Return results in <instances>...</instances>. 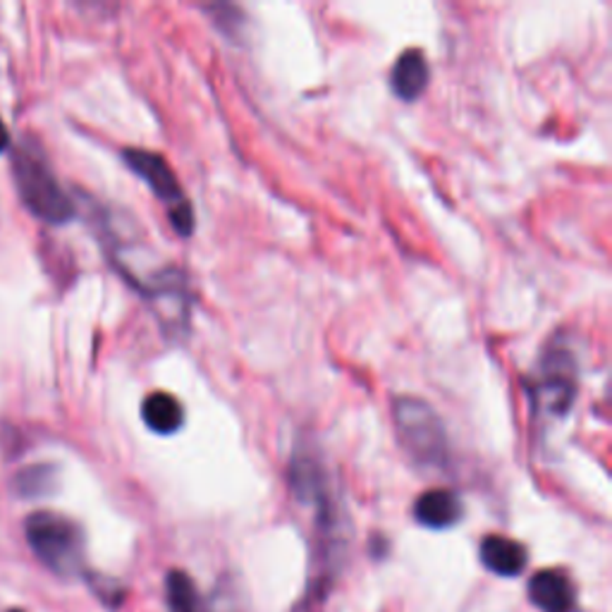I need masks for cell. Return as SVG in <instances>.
I'll return each mask as SVG.
<instances>
[{
  "mask_svg": "<svg viewBox=\"0 0 612 612\" xmlns=\"http://www.w3.org/2000/svg\"><path fill=\"white\" fill-rule=\"evenodd\" d=\"M34 555L58 576L84 572V533L72 520L56 512H34L24 524Z\"/></svg>",
  "mask_w": 612,
  "mask_h": 612,
  "instance_id": "cell-1",
  "label": "cell"
},
{
  "mask_svg": "<svg viewBox=\"0 0 612 612\" xmlns=\"http://www.w3.org/2000/svg\"><path fill=\"white\" fill-rule=\"evenodd\" d=\"M14 182L27 209L43 218L46 223H68L74 215L72 201L62 192V187L53 178L49 163L43 161V155L27 144L14 153Z\"/></svg>",
  "mask_w": 612,
  "mask_h": 612,
  "instance_id": "cell-2",
  "label": "cell"
},
{
  "mask_svg": "<svg viewBox=\"0 0 612 612\" xmlns=\"http://www.w3.org/2000/svg\"><path fill=\"white\" fill-rule=\"evenodd\" d=\"M395 423L402 448L410 452L417 464L427 469H441L448 464V435L441 417L429 402L419 398H400L395 402Z\"/></svg>",
  "mask_w": 612,
  "mask_h": 612,
  "instance_id": "cell-3",
  "label": "cell"
},
{
  "mask_svg": "<svg viewBox=\"0 0 612 612\" xmlns=\"http://www.w3.org/2000/svg\"><path fill=\"white\" fill-rule=\"evenodd\" d=\"M124 161H128L132 172H137V175L151 187V192L155 197L168 203L170 223L175 225V230L180 234H184V238L187 234H192L194 211L190 207V201L184 199L175 172L170 170L163 155L153 153V151H144V149H128L124 151Z\"/></svg>",
  "mask_w": 612,
  "mask_h": 612,
  "instance_id": "cell-4",
  "label": "cell"
},
{
  "mask_svg": "<svg viewBox=\"0 0 612 612\" xmlns=\"http://www.w3.org/2000/svg\"><path fill=\"white\" fill-rule=\"evenodd\" d=\"M539 400L548 407V412L558 417L568 414L576 395V373L574 359L564 348H553L541 362Z\"/></svg>",
  "mask_w": 612,
  "mask_h": 612,
  "instance_id": "cell-5",
  "label": "cell"
},
{
  "mask_svg": "<svg viewBox=\"0 0 612 612\" xmlns=\"http://www.w3.org/2000/svg\"><path fill=\"white\" fill-rule=\"evenodd\" d=\"M529 599L541 612H574L576 591L572 579L560 570H541L531 576Z\"/></svg>",
  "mask_w": 612,
  "mask_h": 612,
  "instance_id": "cell-6",
  "label": "cell"
},
{
  "mask_svg": "<svg viewBox=\"0 0 612 612\" xmlns=\"http://www.w3.org/2000/svg\"><path fill=\"white\" fill-rule=\"evenodd\" d=\"M414 516L417 522L427 529H450L462 520V500L450 489H431L419 495L414 505Z\"/></svg>",
  "mask_w": 612,
  "mask_h": 612,
  "instance_id": "cell-7",
  "label": "cell"
},
{
  "mask_svg": "<svg viewBox=\"0 0 612 612\" xmlns=\"http://www.w3.org/2000/svg\"><path fill=\"white\" fill-rule=\"evenodd\" d=\"M429 60L419 49L400 53L395 68L390 72V87L402 101H417L429 87Z\"/></svg>",
  "mask_w": 612,
  "mask_h": 612,
  "instance_id": "cell-8",
  "label": "cell"
},
{
  "mask_svg": "<svg viewBox=\"0 0 612 612\" xmlns=\"http://www.w3.org/2000/svg\"><path fill=\"white\" fill-rule=\"evenodd\" d=\"M481 562L498 576H516L526 568L529 551L520 541L508 536H485L481 543Z\"/></svg>",
  "mask_w": 612,
  "mask_h": 612,
  "instance_id": "cell-9",
  "label": "cell"
},
{
  "mask_svg": "<svg viewBox=\"0 0 612 612\" xmlns=\"http://www.w3.org/2000/svg\"><path fill=\"white\" fill-rule=\"evenodd\" d=\"M141 419L159 435H172L184 427V407L170 392H151L141 404Z\"/></svg>",
  "mask_w": 612,
  "mask_h": 612,
  "instance_id": "cell-10",
  "label": "cell"
},
{
  "mask_svg": "<svg viewBox=\"0 0 612 612\" xmlns=\"http://www.w3.org/2000/svg\"><path fill=\"white\" fill-rule=\"evenodd\" d=\"M165 599L170 612H203L194 582L180 570L168 572L165 579Z\"/></svg>",
  "mask_w": 612,
  "mask_h": 612,
  "instance_id": "cell-11",
  "label": "cell"
},
{
  "mask_svg": "<svg viewBox=\"0 0 612 612\" xmlns=\"http://www.w3.org/2000/svg\"><path fill=\"white\" fill-rule=\"evenodd\" d=\"M203 612H242V608H240L238 595L232 593V589L221 586V589H218V593L213 595L211 605L203 608Z\"/></svg>",
  "mask_w": 612,
  "mask_h": 612,
  "instance_id": "cell-12",
  "label": "cell"
},
{
  "mask_svg": "<svg viewBox=\"0 0 612 612\" xmlns=\"http://www.w3.org/2000/svg\"><path fill=\"white\" fill-rule=\"evenodd\" d=\"M8 147H10V132L6 128V122L0 120V153H3Z\"/></svg>",
  "mask_w": 612,
  "mask_h": 612,
  "instance_id": "cell-13",
  "label": "cell"
},
{
  "mask_svg": "<svg viewBox=\"0 0 612 612\" xmlns=\"http://www.w3.org/2000/svg\"><path fill=\"white\" fill-rule=\"evenodd\" d=\"M10 612H22V610H10Z\"/></svg>",
  "mask_w": 612,
  "mask_h": 612,
  "instance_id": "cell-14",
  "label": "cell"
}]
</instances>
